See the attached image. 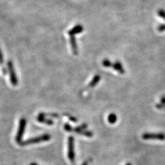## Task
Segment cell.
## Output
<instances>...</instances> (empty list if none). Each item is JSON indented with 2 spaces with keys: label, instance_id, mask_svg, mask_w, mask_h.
<instances>
[{
  "label": "cell",
  "instance_id": "cell-1",
  "mask_svg": "<svg viewBox=\"0 0 165 165\" xmlns=\"http://www.w3.org/2000/svg\"><path fill=\"white\" fill-rule=\"evenodd\" d=\"M51 139V136L49 134H44L41 136L33 138L31 139H28L25 141H23L21 144V146H28L29 144H37L42 142H45V141H48Z\"/></svg>",
  "mask_w": 165,
  "mask_h": 165
},
{
  "label": "cell",
  "instance_id": "cell-2",
  "mask_svg": "<svg viewBox=\"0 0 165 165\" xmlns=\"http://www.w3.org/2000/svg\"><path fill=\"white\" fill-rule=\"evenodd\" d=\"M26 126V119L23 118H23L20 119V120L18 132H17L16 137H15V141H16L17 143L20 145H21V144L23 142L22 139L23 137V134H24L25 133Z\"/></svg>",
  "mask_w": 165,
  "mask_h": 165
},
{
  "label": "cell",
  "instance_id": "cell-3",
  "mask_svg": "<svg viewBox=\"0 0 165 165\" xmlns=\"http://www.w3.org/2000/svg\"><path fill=\"white\" fill-rule=\"evenodd\" d=\"M7 66H8V72H9V78H10V81L11 84L14 86H16L18 85L19 81H18V78H17V75H16L15 72L13 62H12L11 61H9L8 62Z\"/></svg>",
  "mask_w": 165,
  "mask_h": 165
},
{
  "label": "cell",
  "instance_id": "cell-4",
  "mask_svg": "<svg viewBox=\"0 0 165 165\" xmlns=\"http://www.w3.org/2000/svg\"><path fill=\"white\" fill-rule=\"evenodd\" d=\"M68 157L72 163L75 162V153L74 146V138L70 137L68 139Z\"/></svg>",
  "mask_w": 165,
  "mask_h": 165
},
{
  "label": "cell",
  "instance_id": "cell-5",
  "mask_svg": "<svg viewBox=\"0 0 165 165\" xmlns=\"http://www.w3.org/2000/svg\"><path fill=\"white\" fill-rule=\"evenodd\" d=\"M142 138L145 140L157 139L163 141L165 139V134L163 133H145L142 135Z\"/></svg>",
  "mask_w": 165,
  "mask_h": 165
},
{
  "label": "cell",
  "instance_id": "cell-6",
  "mask_svg": "<svg viewBox=\"0 0 165 165\" xmlns=\"http://www.w3.org/2000/svg\"><path fill=\"white\" fill-rule=\"evenodd\" d=\"M84 28L81 25H77L72 28L70 30L68 31V34L70 36H75L76 34H78L81 33L83 31Z\"/></svg>",
  "mask_w": 165,
  "mask_h": 165
},
{
  "label": "cell",
  "instance_id": "cell-7",
  "mask_svg": "<svg viewBox=\"0 0 165 165\" xmlns=\"http://www.w3.org/2000/svg\"><path fill=\"white\" fill-rule=\"evenodd\" d=\"M37 119L39 122L45 123V124H47V125H53L54 123L53 121L52 120L46 118V117L44 115V113H40V114H39L37 117Z\"/></svg>",
  "mask_w": 165,
  "mask_h": 165
},
{
  "label": "cell",
  "instance_id": "cell-8",
  "mask_svg": "<svg viewBox=\"0 0 165 165\" xmlns=\"http://www.w3.org/2000/svg\"><path fill=\"white\" fill-rule=\"evenodd\" d=\"M70 43L72 47V50L73 55H77L78 54V50L77 44H76V40L75 36H70Z\"/></svg>",
  "mask_w": 165,
  "mask_h": 165
},
{
  "label": "cell",
  "instance_id": "cell-9",
  "mask_svg": "<svg viewBox=\"0 0 165 165\" xmlns=\"http://www.w3.org/2000/svg\"><path fill=\"white\" fill-rule=\"evenodd\" d=\"M113 68L116 70V71L118 72L121 74H123L125 73V70L123 68L122 65L119 61H116L113 64Z\"/></svg>",
  "mask_w": 165,
  "mask_h": 165
},
{
  "label": "cell",
  "instance_id": "cell-10",
  "mask_svg": "<svg viewBox=\"0 0 165 165\" xmlns=\"http://www.w3.org/2000/svg\"><path fill=\"white\" fill-rule=\"evenodd\" d=\"M87 124H86V123H82V125L78 127H76L75 128H72L71 132H75V133H78V134H81V133L84 130H85L87 128Z\"/></svg>",
  "mask_w": 165,
  "mask_h": 165
},
{
  "label": "cell",
  "instance_id": "cell-11",
  "mask_svg": "<svg viewBox=\"0 0 165 165\" xmlns=\"http://www.w3.org/2000/svg\"><path fill=\"white\" fill-rule=\"evenodd\" d=\"M101 76L98 75H95L92 79V80L91 81L90 83L89 84V85H88V86L90 87H93L95 86H96L98 83V82L100 81V80H101Z\"/></svg>",
  "mask_w": 165,
  "mask_h": 165
},
{
  "label": "cell",
  "instance_id": "cell-12",
  "mask_svg": "<svg viewBox=\"0 0 165 165\" xmlns=\"http://www.w3.org/2000/svg\"><path fill=\"white\" fill-rule=\"evenodd\" d=\"M117 116L114 113H111L108 117V121L109 123H111V124L115 123L117 121Z\"/></svg>",
  "mask_w": 165,
  "mask_h": 165
},
{
  "label": "cell",
  "instance_id": "cell-13",
  "mask_svg": "<svg viewBox=\"0 0 165 165\" xmlns=\"http://www.w3.org/2000/svg\"><path fill=\"white\" fill-rule=\"evenodd\" d=\"M102 65L105 67H110L113 66V64H112L111 62L108 60H104L102 61Z\"/></svg>",
  "mask_w": 165,
  "mask_h": 165
},
{
  "label": "cell",
  "instance_id": "cell-14",
  "mask_svg": "<svg viewBox=\"0 0 165 165\" xmlns=\"http://www.w3.org/2000/svg\"><path fill=\"white\" fill-rule=\"evenodd\" d=\"M81 134H82V135H84V136H85V137H90V138L93 136L92 132H91V131H87V130H84L83 132L81 133Z\"/></svg>",
  "mask_w": 165,
  "mask_h": 165
},
{
  "label": "cell",
  "instance_id": "cell-15",
  "mask_svg": "<svg viewBox=\"0 0 165 165\" xmlns=\"http://www.w3.org/2000/svg\"><path fill=\"white\" fill-rule=\"evenodd\" d=\"M45 117H53V118H58L60 116L57 113H44Z\"/></svg>",
  "mask_w": 165,
  "mask_h": 165
},
{
  "label": "cell",
  "instance_id": "cell-16",
  "mask_svg": "<svg viewBox=\"0 0 165 165\" xmlns=\"http://www.w3.org/2000/svg\"><path fill=\"white\" fill-rule=\"evenodd\" d=\"M158 15L165 20V10L164 9H160L158 11Z\"/></svg>",
  "mask_w": 165,
  "mask_h": 165
},
{
  "label": "cell",
  "instance_id": "cell-17",
  "mask_svg": "<svg viewBox=\"0 0 165 165\" xmlns=\"http://www.w3.org/2000/svg\"><path fill=\"white\" fill-rule=\"evenodd\" d=\"M64 129L66 130L68 132H72V127H71V125H70V124H69V123H66V124L64 125Z\"/></svg>",
  "mask_w": 165,
  "mask_h": 165
},
{
  "label": "cell",
  "instance_id": "cell-18",
  "mask_svg": "<svg viewBox=\"0 0 165 165\" xmlns=\"http://www.w3.org/2000/svg\"><path fill=\"white\" fill-rule=\"evenodd\" d=\"M64 115L67 116V117H68V118H69L70 121H71L72 122H77V119H76V117H75L71 116V115L67 114H65Z\"/></svg>",
  "mask_w": 165,
  "mask_h": 165
},
{
  "label": "cell",
  "instance_id": "cell-19",
  "mask_svg": "<svg viewBox=\"0 0 165 165\" xmlns=\"http://www.w3.org/2000/svg\"><path fill=\"white\" fill-rule=\"evenodd\" d=\"M4 62V57H3V55L2 51L1 50V48H0V64H3Z\"/></svg>",
  "mask_w": 165,
  "mask_h": 165
},
{
  "label": "cell",
  "instance_id": "cell-20",
  "mask_svg": "<svg viewBox=\"0 0 165 165\" xmlns=\"http://www.w3.org/2000/svg\"><path fill=\"white\" fill-rule=\"evenodd\" d=\"M158 30L160 32L165 31V24L159 26L158 28Z\"/></svg>",
  "mask_w": 165,
  "mask_h": 165
},
{
  "label": "cell",
  "instance_id": "cell-21",
  "mask_svg": "<svg viewBox=\"0 0 165 165\" xmlns=\"http://www.w3.org/2000/svg\"><path fill=\"white\" fill-rule=\"evenodd\" d=\"M161 101L163 103H165V97H162L161 99Z\"/></svg>",
  "mask_w": 165,
  "mask_h": 165
},
{
  "label": "cell",
  "instance_id": "cell-22",
  "mask_svg": "<svg viewBox=\"0 0 165 165\" xmlns=\"http://www.w3.org/2000/svg\"><path fill=\"white\" fill-rule=\"evenodd\" d=\"M81 165H88V161H86L85 162L83 163H82Z\"/></svg>",
  "mask_w": 165,
  "mask_h": 165
},
{
  "label": "cell",
  "instance_id": "cell-23",
  "mask_svg": "<svg viewBox=\"0 0 165 165\" xmlns=\"http://www.w3.org/2000/svg\"><path fill=\"white\" fill-rule=\"evenodd\" d=\"M29 165H38L37 163H31Z\"/></svg>",
  "mask_w": 165,
  "mask_h": 165
},
{
  "label": "cell",
  "instance_id": "cell-24",
  "mask_svg": "<svg viewBox=\"0 0 165 165\" xmlns=\"http://www.w3.org/2000/svg\"><path fill=\"white\" fill-rule=\"evenodd\" d=\"M125 165H132L131 163H127Z\"/></svg>",
  "mask_w": 165,
  "mask_h": 165
}]
</instances>
